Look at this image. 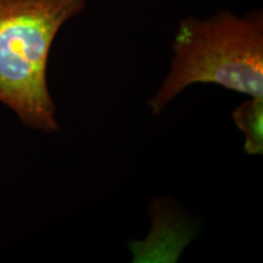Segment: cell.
I'll return each mask as SVG.
<instances>
[{
  "instance_id": "6da1fadb",
  "label": "cell",
  "mask_w": 263,
  "mask_h": 263,
  "mask_svg": "<svg viewBox=\"0 0 263 263\" xmlns=\"http://www.w3.org/2000/svg\"><path fill=\"white\" fill-rule=\"evenodd\" d=\"M172 50L170 73L149 100L153 115L196 83L263 97L262 10L244 16L219 11L203 20L189 16L179 24Z\"/></svg>"
},
{
  "instance_id": "7a4b0ae2",
  "label": "cell",
  "mask_w": 263,
  "mask_h": 263,
  "mask_svg": "<svg viewBox=\"0 0 263 263\" xmlns=\"http://www.w3.org/2000/svg\"><path fill=\"white\" fill-rule=\"evenodd\" d=\"M85 0H0V104L31 129H60L48 85L49 55L59 31Z\"/></svg>"
},
{
  "instance_id": "3957f363",
  "label": "cell",
  "mask_w": 263,
  "mask_h": 263,
  "mask_svg": "<svg viewBox=\"0 0 263 263\" xmlns=\"http://www.w3.org/2000/svg\"><path fill=\"white\" fill-rule=\"evenodd\" d=\"M232 117L245 137L248 155L263 154V97H250L234 108Z\"/></svg>"
}]
</instances>
